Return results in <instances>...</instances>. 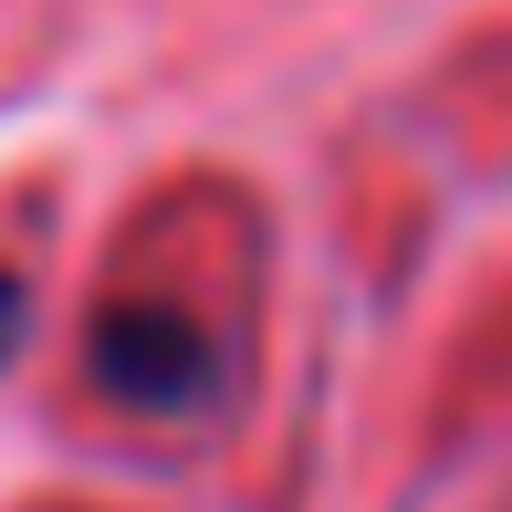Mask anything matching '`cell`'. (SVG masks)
Returning <instances> with one entry per match:
<instances>
[{
  "mask_svg": "<svg viewBox=\"0 0 512 512\" xmlns=\"http://www.w3.org/2000/svg\"><path fill=\"white\" fill-rule=\"evenodd\" d=\"M95 377H105L126 408H189V398H209V345H199L178 314H105Z\"/></svg>",
  "mask_w": 512,
  "mask_h": 512,
  "instance_id": "obj_1",
  "label": "cell"
},
{
  "mask_svg": "<svg viewBox=\"0 0 512 512\" xmlns=\"http://www.w3.org/2000/svg\"><path fill=\"white\" fill-rule=\"evenodd\" d=\"M11 335H21V293L0 283V356H11Z\"/></svg>",
  "mask_w": 512,
  "mask_h": 512,
  "instance_id": "obj_2",
  "label": "cell"
}]
</instances>
